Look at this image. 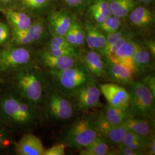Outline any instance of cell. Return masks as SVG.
Returning a JSON list of instances; mask_svg holds the SVG:
<instances>
[{
    "mask_svg": "<svg viewBox=\"0 0 155 155\" xmlns=\"http://www.w3.org/2000/svg\"><path fill=\"white\" fill-rule=\"evenodd\" d=\"M17 95L37 106L44 102L48 82L41 70L32 63L12 72Z\"/></svg>",
    "mask_w": 155,
    "mask_h": 155,
    "instance_id": "cell-1",
    "label": "cell"
},
{
    "mask_svg": "<svg viewBox=\"0 0 155 155\" xmlns=\"http://www.w3.org/2000/svg\"><path fill=\"white\" fill-rule=\"evenodd\" d=\"M0 121L17 127L36 125L39 115L36 106L18 95H7L0 100Z\"/></svg>",
    "mask_w": 155,
    "mask_h": 155,
    "instance_id": "cell-2",
    "label": "cell"
},
{
    "mask_svg": "<svg viewBox=\"0 0 155 155\" xmlns=\"http://www.w3.org/2000/svg\"><path fill=\"white\" fill-rule=\"evenodd\" d=\"M47 72L53 86L71 99L79 89L94 79L80 61L76 65L63 70Z\"/></svg>",
    "mask_w": 155,
    "mask_h": 155,
    "instance_id": "cell-3",
    "label": "cell"
},
{
    "mask_svg": "<svg viewBox=\"0 0 155 155\" xmlns=\"http://www.w3.org/2000/svg\"><path fill=\"white\" fill-rule=\"evenodd\" d=\"M44 102L45 114L53 121L70 120L77 110L72 100L54 86L48 87Z\"/></svg>",
    "mask_w": 155,
    "mask_h": 155,
    "instance_id": "cell-4",
    "label": "cell"
},
{
    "mask_svg": "<svg viewBox=\"0 0 155 155\" xmlns=\"http://www.w3.org/2000/svg\"><path fill=\"white\" fill-rule=\"evenodd\" d=\"M98 136L94 117L83 116L74 122L64 134L67 147L81 150L93 143Z\"/></svg>",
    "mask_w": 155,
    "mask_h": 155,
    "instance_id": "cell-5",
    "label": "cell"
},
{
    "mask_svg": "<svg viewBox=\"0 0 155 155\" xmlns=\"http://www.w3.org/2000/svg\"><path fill=\"white\" fill-rule=\"evenodd\" d=\"M130 106L128 109L132 116L153 119L155 115V99L150 89L141 81H134L129 86Z\"/></svg>",
    "mask_w": 155,
    "mask_h": 155,
    "instance_id": "cell-6",
    "label": "cell"
},
{
    "mask_svg": "<svg viewBox=\"0 0 155 155\" xmlns=\"http://www.w3.org/2000/svg\"><path fill=\"white\" fill-rule=\"evenodd\" d=\"M32 63V54L26 48L9 47L0 50V72L12 73Z\"/></svg>",
    "mask_w": 155,
    "mask_h": 155,
    "instance_id": "cell-7",
    "label": "cell"
},
{
    "mask_svg": "<svg viewBox=\"0 0 155 155\" xmlns=\"http://www.w3.org/2000/svg\"><path fill=\"white\" fill-rule=\"evenodd\" d=\"M101 94L100 86L93 79L79 89L71 100L77 110H87L102 106L100 102Z\"/></svg>",
    "mask_w": 155,
    "mask_h": 155,
    "instance_id": "cell-8",
    "label": "cell"
},
{
    "mask_svg": "<svg viewBox=\"0 0 155 155\" xmlns=\"http://www.w3.org/2000/svg\"><path fill=\"white\" fill-rule=\"evenodd\" d=\"M94 119L98 136L116 149L122 143L127 132V129L122 125L116 126L110 124L106 120L102 111L94 116Z\"/></svg>",
    "mask_w": 155,
    "mask_h": 155,
    "instance_id": "cell-9",
    "label": "cell"
},
{
    "mask_svg": "<svg viewBox=\"0 0 155 155\" xmlns=\"http://www.w3.org/2000/svg\"><path fill=\"white\" fill-rule=\"evenodd\" d=\"M100 89L109 105L128 111L130 106V94L127 89L114 83L101 84Z\"/></svg>",
    "mask_w": 155,
    "mask_h": 155,
    "instance_id": "cell-10",
    "label": "cell"
},
{
    "mask_svg": "<svg viewBox=\"0 0 155 155\" xmlns=\"http://www.w3.org/2000/svg\"><path fill=\"white\" fill-rule=\"evenodd\" d=\"M78 58L94 78L108 79L105 58L100 52L90 50L79 54Z\"/></svg>",
    "mask_w": 155,
    "mask_h": 155,
    "instance_id": "cell-11",
    "label": "cell"
},
{
    "mask_svg": "<svg viewBox=\"0 0 155 155\" xmlns=\"http://www.w3.org/2000/svg\"><path fill=\"white\" fill-rule=\"evenodd\" d=\"M45 27L41 21L32 23L26 29H13L12 41L16 45H26L38 43L44 38Z\"/></svg>",
    "mask_w": 155,
    "mask_h": 155,
    "instance_id": "cell-12",
    "label": "cell"
},
{
    "mask_svg": "<svg viewBox=\"0 0 155 155\" xmlns=\"http://www.w3.org/2000/svg\"><path fill=\"white\" fill-rule=\"evenodd\" d=\"M38 61L47 71L63 70L79 63L78 57L52 55L45 50L39 54Z\"/></svg>",
    "mask_w": 155,
    "mask_h": 155,
    "instance_id": "cell-13",
    "label": "cell"
},
{
    "mask_svg": "<svg viewBox=\"0 0 155 155\" xmlns=\"http://www.w3.org/2000/svg\"><path fill=\"white\" fill-rule=\"evenodd\" d=\"M140 46V45L139 43L133 41L132 39L128 40L125 41L116 51V52L106 58L112 63L127 67L133 72L134 74H136L135 68L132 61V57Z\"/></svg>",
    "mask_w": 155,
    "mask_h": 155,
    "instance_id": "cell-14",
    "label": "cell"
},
{
    "mask_svg": "<svg viewBox=\"0 0 155 155\" xmlns=\"http://www.w3.org/2000/svg\"><path fill=\"white\" fill-rule=\"evenodd\" d=\"M45 147L41 140L33 134H25L15 145L19 155H43Z\"/></svg>",
    "mask_w": 155,
    "mask_h": 155,
    "instance_id": "cell-15",
    "label": "cell"
},
{
    "mask_svg": "<svg viewBox=\"0 0 155 155\" xmlns=\"http://www.w3.org/2000/svg\"><path fill=\"white\" fill-rule=\"evenodd\" d=\"M74 19L66 11L53 12L48 17V25L53 36L64 37Z\"/></svg>",
    "mask_w": 155,
    "mask_h": 155,
    "instance_id": "cell-16",
    "label": "cell"
},
{
    "mask_svg": "<svg viewBox=\"0 0 155 155\" xmlns=\"http://www.w3.org/2000/svg\"><path fill=\"white\" fill-rule=\"evenodd\" d=\"M108 79L119 84L130 86L135 81L133 72L127 67L109 61L106 58Z\"/></svg>",
    "mask_w": 155,
    "mask_h": 155,
    "instance_id": "cell-17",
    "label": "cell"
},
{
    "mask_svg": "<svg viewBox=\"0 0 155 155\" xmlns=\"http://www.w3.org/2000/svg\"><path fill=\"white\" fill-rule=\"evenodd\" d=\"M127 131L148 137L153 134V119L130 116L122 123Z\"/></svg>",
    "mask_w": 155,
    "mask_h": 155,
    "instance_id": "cell-18",
    "label": "cell"
},
{
    "mask_svg": "<svg viewBox=\"0 0 155 155\" xmlns=\"http://www.w3.org/2000/svg\"><path fill=\"white\" fill-rule=\"evenodd\" d=\"M85 41L91 50L100 52L106 43V36L96 26L87 23L84 28Z\"/></svg>",
    "mask_w": 155,
    "mask_h": 155,
    "instance_id": "cell-19",
    "label": "cell"
},
{
    "mask_svg": "<svg viewBox=\"0 0 155 155\" xmlns=\"http://www.w3.org/2000/svg\"><path fill=\"white\" fill-rule=\"evenodd\" d=\"M153 56L149 50L140 45L132 57L133 65L135 68L136 74H144L153 70Z\"/></svg>",
    "mask_w": 155,
    "mask_h": 155,
    "instance_id": "cell-20",
    "label": "cell"
},
{
    "mask_svg": "<svg viewBox=\"0 0 155 155\" xmlns=\"http://www.w3.org/2000/svg\"><path fill=\"white\" fill-rule=\"evenodd\" d=\"M129 16V20L134 26L138 28L149 27L154 21V15L151 11L145 6H136Z\"/></svg>",
    "mask_w": 155,
    "mask_h": 155,
    "instance_id": "cell-21",
    "label": "cell"
},
{
    "mask_svg": "<svg viewBox=\"0 0 155 155\" xmlns=\"http://www.w3.org/2000/svg\"><path fill=\"white\" fill-rule=\"evenodd\" d=\"M80 155H116V153L115 148L98 136L93 143L81 150Z\"/></svg>",
    "mask_w": 155,
    "mask_h": 155,
    "instance_id": "cell-22",
    "label": "cell"
},
{
    "mask_svg": "<svg viewBox=\"0 0 155 155\" xmlns=\"http://www.w3.org/2000/svg\"><path fill=\"white\" fill-rule=\"evenodd\" d=\"M149 137V136H148ZM148 137L141 136L137 134L127 131L122 143L120 144L124 145L128 147L138 151L145 155L147 152Z\"/></svg>",
    "mask_w": 155,
    "mask_h": 155,
    "instance_id": "cell-23",
    "label": "cell"
},
{
    "mask_svg": "<svg viewBox=\"0 0 155 155\" xmlns=\"http://www.w3.org/2000/svg\"><path fill=\"white\" fill-rule=\"evenodd\" d=\"M111 15L120 18L127 16L137 6L134 0H108Z\"/></svg>",
    "mask_w": 155,
    "mask_h": 155,
    "instance_id": "cell-24",
    "label": "cell"
},
{
    "mask_svg": "<svg viewBox=\"0 0 155 155\" xmlns=\"http://www.w3.org/2000/svg\"><path fill=\"white\" fill-rule=\"evenodd\" d=\"M4 13L13 25L14 29H26L29 28L32 24L31 17L23 12L9 9L4 11Z\"/></svg>",
    "mask_w": 155,
    "mask_h": 155,
    "instance_id": "cell-25",
    "label": "cell"
},
{
    "mask_svg": "<svg viewBox=\"0 0 155 155\" xmlns=\"http://www.w3.org/2000/svg\"><path fill=\"white\" fill-rule=\"evenodd\" d=\"M106 120L111 124L116 126L122 125V123L130 116L127 110H124L121 109L107 105L102 111Z\"/></svg>",
    "mask_w": 155,
    "mask_h": 155,
    "instance_id": "cell-26",
    "label": "cell"
},
{
    "mask_svg": "<svg viewBox=\"0 0 155 155\" xmlns=\"http://www.w3.org/2000/svg\"><path fill=\"white\" fill-rule=\"evenodd\" d=\"M133 36L132 35V33L130 32H128L126 35H124L121 38L118 39L114 43L110 45V46L104 48L103 50L100 52V54H101L105 58H106L116 51L121 45L126 41L128 40L132 39Z\"/></svg>",
    "mask_w": 155,
    "mask_h": 155,
    "instance_id": "cell-27",
    "label": "cell"
},
{
    "mask_svg": "<svg viewBox=\"0 0 155 155\" xmlns=\"http://www.w3.org/2000/svg\"><path fill=\"white\" fill-rule=\"evenodd\" d=\"M72 27L74 31L77 47L82 46L85 41L84 29L80 22L75 20L72 22Z\"/></svg>",
    "mask_w": 155,
    "mask_h": 155,
    "instance_id": "cell-28",
    "label": "cell"
},
{
    "mask_svg": "<svg viewBox=\"0 0 155 155\" xmlns=\"http://www.w3.org/2000/svg\"><path fill=\"white\" fill-rule=\"evenodd\" d=\"M90 8L100 12L106 17L112 15L108 0H96Z\"/></svg>",
    "mask_w": 155,
    "mask_h": 155,
    "instance_id": "cell-29",
    "label": "cell"
},
{
    "mask_svg": "<svg viewBox=\"0 0 155 155\" xmlns=\"http://www.w3.org/2000/svg\"><path fill=\"white\" fill-rule=\"evenodd\" d=\"M50 0H22V3L29 9L37 11L45 8Z\"/></svg>",
    "mask_w": 155,
    "mask_h": 155,
    "instance_id": "cell-30",
    "label": "cell"
},
{
    "mask_svg": "<svg viewBox=\"0 0 155 155\" xmlns=\"http://www.w3.org/2000/svg\"><path fill=\"white\" fill-rule=\"evenodd\" d=\"M127 31L123 30V29H120L115 32L113 33H107L106 36V43L104 48L110 46V45L114 43L116 41H117L118 39L121 38L124 35H126L128 33Z\"/></svg>",
    "mask_w": 155,
    "mask_h": 155,
    "instance_id": "cell-31",
    "label": "cell"
},
{
    "mask_svg": "<svg viewBox=\"0 0 155 155\" xmlns=\"http://www.w3.org/2000/svg\"><path fill=\"white\" fill-rule=\"evenodd\" d=\"M66 147L65 144L55 145L47 150H45L43 155H65V149Z\"/></svg>",
    "mask_w": 155,
    "mask_h": 155,
    "instance_id": "cell-32",
    "label": "cell"
},
{
    "mask_svg": "<svg viewBox=\"0 0 155 155\" xmlns=\"http://www.w3.org/2000/svg\"><path fill=\"white\" fill-rule=\"evenodd\" d=\"M67 5L70 8L81 10L91 2V0H64Z\"/></svg>",
    "mask_w": 155,
    "mask_h": 155,
    "instance_id": "cell-33",
    "label": "cell"
},
{
    "mask_svg": "<svg viewBox=\"0 0 155 155\" xmlns=\"http://www.w3.org/2000/svg\"><path fill=\"white\" fill-rule=\"evenodd\" d=\"M71 45H72L70 44L64 37L53 36V38L51 39L48 43V47H69Z\"/></svg>",
    "mask_w": 155,
    "mask_h": 155,
    "instance_id": "cell-34",
    "label": "cell"
},
{
    "mask_svg": "<svg viewBox=\"0 0 155 155\" xmlns=\"http://www.w3.org/2000/svg\"><path fill=\"white\" fill-rule=\"evenodd\" d=\"M116 155H143L141 152H139L122 144H120L116 149Z\"/></svg>",
    "mask_w": 155,
    "mask_h": 155,
    "instance_id": "cell-35",
    "label": "cell"
},
{
    "mask_svg": "<svg viewBox=\"0 0 155 155\" xmlns=\"http://www.w3.org/2000/svg\"><path fill=\"white\" fill-rule=\"evenodd\" d=\"M150 89V91L155 97V77L154 74H148L141 81Z\"/></svg>",
    "mask_w": 155,
    "mask_h": 155,
    "instance_id": "cell-36",
    "label": "cell"
},
{
    "mask_svg": "<svg viewBox=\"0 0 155 155\" xmlns=\"http://www.w3.org/2000/svg\"><path fill=\"white\" fill-rule=\"evenodd\" d=\"M9 29L7 25L3 22H0V45L5 43L9 38Z\"/></svg>",
    "mask_w": 155,
    "mask_h": 155,
    "instance_id": "cell-37",
    "label": "cell"
},
{
    "mask_svg": "<svg viewBox=\"0 0 155 155\" xmlns=\"http://www.w3.org/2000/svg\"><path fill=\"white\" fill-rule=\"evenodd\" d=\"M121 21L120 18L118 17L113 16L112 21L111 23L110 26L106 33L107 34V33H113V32H115L117 31L120 30V27H121Z\"/></svg>",
    "mask_w": 155,
    "mask_h": 155,
    "instance_id": "cell-38",
    "label": "cell"
},
{
    "mask_svg": "<svg viewBox=\"0 0 155 155\" xmlns=\"http://www.w3.org/2000/svg\"><path fill=\"white\" fill-rule=\"evenodd\" d=\"M89 12L91 14V16L93 17L95 21L97 24V25L103 22L107 17L100 12L91 8H89Z\"/></svg>",
    "mask_w": 155,
    "mask_h": 155,
    "instance_id": "cell-39",
    "label": "cell"
},
{
    "mask_svg": "<svg viewBox=\"0 0 155 155\" xmlns=\"http://www.w3.org/2000/svg\"><path fill=\"white\" fill-rule=\"evenodd\" d=\"M147 154L149 155H155V138L154 133H153L148 137V143Z\"/></svg>",
    "mask_w": 155,
    "mask_h": 155,
    "instance_id": "cell-40",
    "label": "cell"
},
{
    "mask_svg": "<svg viewBox=\"0 0 155 155\" xmlns=\"http://www.w3.org/2000/svg\"><path fill=\"white\" fill-rule=\"evenodd\" d=\"M65 39H66L67 41L71 45L75 46H76V41H75V34H74V28L72 27V24L70 28L68 29L67 31L66 35L64 36Z\"/></svg>",
    "mask_w": 155,
    "mask_h": 155,
    "instance_id": "cell-41",
    "label": "cell"
},
{
    "mask_svg": "<svg viewBox=\"0 0 155 155\" xmlns=\"http://www.w3.org/2000/svg\"><path fill=\"white\" fill-rule=\"evenodd\" d=\"M7 140L6 134L5 132L0 130V148L4 145Z\"/></svg>",
    "mask_w": 155,
    "mask_h": 155,
    "instance_id": "cell-42",
    "label": "cell"
},
{
    "mask_svg": "<svg viewBox=\"0 0 155 155\" xmlns=\"http://www.w3.org/2000/svg\"><path fill=\"white\" fill-rule=\"evenodd\" d=\"M135 1H136L137 2H141V3H150V2H152L153 0H134Z\"/></svg>",
    "mask_w": 155,
    "mask_h": 155,
    "instance_id": "cell-43",
    "label": "cell"
},
{
    "mask_svg": "<svg viewBox=\"0 0 155 155\" xmlns=\"http://www.w3.org/2000/svg\"><path fill=\"white\" fill-rule=\"evenodd\" d=\"M12 1H13V0H0V1L3 2H8Z\"/></svg>",
    "mask_w": 155,
    "mask_h": 155,
    "instance_id": "cell-44",
    "label": "cell"
},
{
    "mask_svg": "<svg viewBox=\"0 0 155 155\" xmlns=\"http://www.w3.org/2000/svg\"><path fill=\"white\" fill-rule=\"evenodd\" d=\"M3 82H4V81H3V79L0 77V86L2 85Z\"/></svg>",
    "mask_w": 155,
    "mask_h": 155,
    "instance_id": "cell-45",
    "label": "cell"
},
{
    "mask_svg": "<svg viewBox=\"0 0 155 155\" xmlns=\"http://www.w3.org/2000/svg\"><path fill=\"white\" fill-rule=\"evenodd\" d=\"M0 126H1V124H0Z\"/></svg>",
    "mask_w": 155,
    "mask_h": 155,
    "instance_id": "cell-46",
    "label": "cell"
}]
</instances>
